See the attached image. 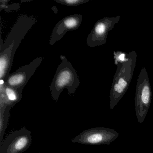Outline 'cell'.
Listing matches in <instances>:
<instances>
[{
	"mask_svg": "<svg viewBox=\"0 0 153 153\" xmlns=\"http://www.w3.org/2000/svg\"><path fill=\"white\" fill-rule=\"evenodd\" d=\"M33 16H21L8 35L4 43L1 40L0 45V76L5 78L9 75L15 53L22 40L32 27L36 24Z\"/></svg>",
	"mask_w": 153,
	"mask_h": 153,
	"instance_id": "6da1fadb",
	"label": "cell"
},
{
	"mask_svg": "<svg viewBox=\"0 0 153 153\" xmlns=\"http://www.w3.org/2000/svg\"><path fill=\"white\" fill-rule=\"evenodd\" d=\"M137 59L136 51H132L128 53V59L126 61L116 65L117 69L110 91L111 110H113L128 90L133 77Z\"/></svg>",
	"mask_w": 153,
	"mask_h": 153,
	"instance_id": "7a4b0ae2",
	"label": "cell"
},
{
	"mask_svg": "<svg viewBox=\"0 0 153 153\" xmlns=\"http://www.w3.org/2000/svg\"><path fill=\"white\" fill-rule=\"evenodd\" d=\"M60 59L61 62L57 68L50 86L52 98L55 102L58 101L65 88L68 89L69 94L73 95L80 84L76 71L71 63L64 55H61Z\"/></svg>",
	"mask_w": 153,
	"mask_h": 153,
	"instance_id": "3957f363",
	"label": "cell"
},
{
	"mask_svg": "<svg viewBox=\"0 0 153 153\" xmlns=\"http://www.w3.org/2000/svg\"><path fill=\"white\" fill-rule=\"evenodd\" d=\"M152 91L146 70L142 67L136 87L135 98V111L138 122L143 123L150 107Z\"/></svg>",
	"mask_w": 153,
	"mask_h": 153,
	"instance_id": "277c9868",
	"label": "cell"
},
{
	"mask_svg": "<svg viewBox=\"0 0 153 153\" xmlns=\"http://www.w3.org/2000/svg\"><path fill=\"white\" fill-rule=\"evenodd\" d=\"M119 137L116 131L105 127L91 128L82 131L71 141L85 145H109Z\"/></svg>",
	"mask_w": 153,
	"mask_h": 153,
	"instance_id": "5b68a950",
	"label": "cell"
},
{
	"mask_svg": "<svg viewBox=\"0 0 153 153\" xmlns=\"http://www.w3.org/2000/svg\"><path fill=\"white\" fill-rule=\"evenodd\" d=\"M32 142L30 131L26 128L10 133L0 145V153H22L28 149Z\"/></svg>",
	"mask_w": 153,
	"mask_h": 153,
	"instance_id": "8992f818",
	"label": "cell"
},
{
	"mask_svg": "<svg viewBox=\"0 0 153 153\" xmlns=\"http://www.w3.org/2000/svg\"><path fill=\"white\" fill-rule=\"evenodd\" d=\"M120 16L104 17L96 22L88 36L87 44L90 47L102 46L106 43L108 33L120 19Z\"/></svg>",
	"mask_w": 153,
	"mask_h": 153,
	"instance_id": "52a82bcc",
	"label": "cell"
},
{
	"mask_svg": "<svg viewBox=\"0 0 153 153\" xmlns=\"http://www.w3.org/2000/svg\"><path fill=\"white\" fill-rule=\"evenodd\" d=\"M43 60L42 57H38L29 64L21 67L15 72L9 74L4 79L5 85L15 89L23 90Z\"/></svg>",
	"mask_w": 153,
	"mask_h": 153,
	"instance_id": "ba28073f",
	"label": "cell"
},
{
	"mask_svg": "<svg viewBox=\"0 0 153 153\" xmlns=\"http://www.w3.org/2000/svg\"><path fill=\"white\" fill-rule=\"evenodd\" d=\"M82 15L74 14L63 18L60 20L53 28L49 43L53 45L60 40L69 31L77 29L82 23Z\"/></svg>",
	"mask_w": 153,
	"mask_h": 153,
	"instance_id": "9c48e42d",
	"label": "cell"
},
{
	"mask_svg": "<svg viewBox=\"0 0 153 153\" xmlns=\"http://www.w3.org/2000/svg\"><path fill=\"white\" fill-rule=\"evenodd\" d=\"M23 89H16L6 85L3 80L0 81V108L13 107L22 98Z\"/></svg>",
	"mask_w": 153,
	"mask_h": 153,
	"instance_id": "30bf717a",
	"label": "cell"
},
{
	"mask_svg": "<svg viewBox=\"0 0 153 153\" xmlns=\"http://www.w3.org/2000/svg\"><path fill=\"white\" fill-rule=\"evenodd\" d=\"M11 106L0 108V145L3 141V137L7 126Z\"/></svg>",
	"mask_w": 153,
	"mask_h": 153,
	"instance_id": "8fae6325",
	"label": "cell"
},
{
	"mask_svg": "<svg viewBox=\"0 0 153 153\" xmlns=\"http://www.w3.org/2000/svg\"><path fill=\"white\" fill-rule=\"evenodd\" d=\"M55 1L61 5L73 7L89 2L90 0H55Z\"/></svg>",
	"mask_w": 153,
	"mask_h": 153,
	"instance_id": "7c38bea8",
	"label": "cell"
},
{
	"mask_svg": "<svg viewBox=\"0 0 153 153\" xmlns=\"http://www.w3.org/2000/svg\"><path fill=\"white\" fill-rule=\"evenodd\" d=\"M9 1H7V0H1V5H0V8H1V11L2 10H4L7 12H9L12 10H17L20 7V4L18 3H13L12 5H8L7 3Z\"/></svg>",
	"mask_w": 153,
	"mask_h": 153,
	"instance_id": "4fadbf2b",
	"label": "cell"
},
{
	"mask_svg": "<svg viewBox=\"0 0 153 153\" xmlns=\"http://www.w3.org/2000/svg\"><path fill=\"white\" fill-rule=\"evenodd\" d=\"M128 53L120 51L114 52V59L115 65L119 63H123L128 59Z\"/></svg>",
	"mask_w": 153,
	"mask_h": 153,
	"instance_id": "5bb4252c",
	"label": "cell"
},
{
	"mask_svg": "<svg viewBox=\"0 0 153 153\" xmlns=\"http://www.w3.org/2000/svg\"></svg>",
	"mask_w": 153,
	"mask_h": 153,
	"instance_id": "9a60e30c",
	"label": "cell"
}]
</instances>
